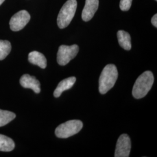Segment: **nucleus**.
Segmentation results:
<instances>
[{
    "label": "nucleus",
    "mask_w": 157,
    "mask_h": 157,
    "mask_svg": "<svg viewBox=\"0 0 157 157\" xmlns=\"http://www.w3.org/2000/svg\"><path fill=\"white\" fill-rule=\"evenodd\" d=\"M15 146V143L12 139L0 134V151H11Z\"/></svg>",
    "instance_id": "obj_13"
},
{
    "label": "nucleus",
    "mask_w": 157,
    "mask_h": 157,
    "mask_svg": "<svg viewBox=\"0 0 157 157\" xmlns=\"http://www.w3.org/2000/svg\"><path fill=\"white\" fill-rule=\"evenodd\" d=\"M4 1H5V0H0V6L4 2Z\"/></svg>",
    "instance_id": "obj_18"
},
{
    "label": "nucleus",
    "mask_w": 157,
    "mask_h": 157,
    "mask_svg": "<svg viewBox=\"0 0 157 157\" xmlns=\"http://www.w3.org/2000/svg\"><path fill=\"white\" fill-rule=\"evenodd\" d=\"M20 84L25 89H30L36 94L40 93V83L39 81L34 76L28 74L23 75L20 78Z\"/></svg>",
    "instance_id": "obj_9"
},
{
    "label": "nucleus",
    "mask_w": 157,
    "mask_h": 157,
    "mask_svg": "<svg viewBox=\"0 0 157 157\" xmlns=\"http://www.w3.org/2000/svg\"><path fill=\"white\" fill-rule=\"evenodd\" d=\"M30 19L28 12L22 10L14 14L10 21V28L12 31L17 32L25 27Z\"/></svg>",
    "instance_id": "obj_6"
},
{
    "label": "nucleus",
    "mask_w": 157,
    "mask_h": 157,
    "mask_svg": "<svg viewBox=\"0 0 157 157\" xmlns=\"http://www.w3.org/2000/svg\"><path fill=\"white\" fill-rule=\"evenodd\" d=\"M118 77V70L115 65L109 64L105 67L99 78V91L101 94L107 93L112 89Z\"/></svg>",
    "instance_id": "obj_1"
},
{
    "label": "nucleus",
    "mask_w": 157,
    "mask_h": 157,
    "mask_svg": "<svg viewBox=\"0 0 157 157\" xmlns=\"http://www.w3.org/2000/svg\"><path fill=\"white\" fill-rule=\"evenodd\" d=\"M76 78L72 76L65 78L59 82L54 92V95L55 97L58 98L62 94V93L65 90H69L72 87L75 83L76 82Z\"/></svg>",
    "instance_id": "obj_10"
},
{
    "label": "nucleus",
    "mask_w": 157,
    "mask_h": 157,
    "mask_svg": "<svg viewBox=\"0 0 157 157\" xmlns=\"http://www.w3.org/2000/svg\"><path fill=\"white\" fill-rule=\"evenodd\" d=\"M132 0H121L120 1V8L123 11H129L132 6Z\"/></svg>",
    "instance_id": "obj_16"
},
{
    "label": "nucleus",
    "mask_w": 157,
    "mask_h": 157,
    "mask_svg": "<svg viewBox=\"0 0 157 157\" xmlns=\"http://www.w3.org/2000/svg\"><path fill=\"white\" fill-rule=\"evenodd\" d=\"M11 51V44L7 40H0V61L4 59Z\"/></svg>",
    "instance_id": "obj_15"
},
{
    "label": "nucleus",
    "mask_w": 157,
    "mask_h": 157,
    "mask_svg": "<svg viewBox=\"0 0 157 157\" xmlns=\"http://www.w3.org/2000/svg\"><path fill=\"white\" fill-rule=\"evenodd\" d=\"M155 1H157V0H155Z\"/></svg>",
    "instance_id": "obj_19"
},
{
    "label": "nucleus",
    "mask_w": 157,
    "mask_h": 157,
    "mask_svg": "<svg viewBox=\"0 0 157 157\" xmlns=\"http://www.w3.org/2000/svg\"><path fill=\"white\" fill-rule=\"evenodd\" d=\"M16 117L13 112L0 109V127H2L9 124Z\"/></svg>",
    "instance_id": "obj_14"
},
{
    "label": "nucleus",
    "mask_w": 157,
    "mask_h": 157,
    "mask_svg": "<svg viewBox=\"0 0 157 157\" xmlns=\"http://www.w3.org/2000/svg\"><path fill=\"white\" fill-rule=\"evenodd\" d=\"M76 8V0H67L65 3L57 17V24L59 28H65L70 24L75 16Z\"/></svg>",
    "instance_id": "obj_3"
},
{
    "label": "nucleus",
    "mask_w": 157,
    "mask_h": 157,
    "mask_svg": "<svg viewBox=\"0 0 157 157\" xmlns=\"http://www.w3.org/2000/svg\"><path fill=\"white\" fill-rule=\"evenodd\" d=\"M28 60L31 63L37 65L42 69H45L47 67V59L45 56L36 51H34L29 53Z\"/></svg>",
    "instance_id": "obj_11"
},
{
    "label": "nucleus",
    "mask_w": 157,
    "mask_h": 157,
    "mask_svg": "<svg viewBox=\"0 0 157 157\" xmlns=\"http://www.w3.org/2000/svg\"><path fill=\"white\" fill-rule=\"evenodd\" d=\"M98 5L99 0H86L82 14V19L85 22L90 21L98 10Z\"/></svg>",
    "instance_id": "obj_8"
},
{
    "label": "nucleus",
    "mask_w": 157,
    "mask_h": 157,
    "mask_svg": "<svg viewBox=\"0 0 157 157\" xmlns=\"http://www.w3.org/2000/svg\"><path fill=\"white\" fill-rule=\"evenodd\" d=\"M154 78L151 71H146L137 78L133 87L132 94L136 99L144 97L151 89Z\"/></svg>",
    "instance_id": "obj_2"
},
{
    "label": "nucleus",
    "mask_w": 157,
    "mask_h": 157,
    "mask_svg": "<svg viewBox=\"0 0 157 157\" xmlns=\"http://www.w3.org/2000/svg\"><path fill=\"white\" fill-rule=\"evenodd\" d=\"M152 24L153 26H154L155 28L157 27V15L155 14L151 19Z\"/></svg>",
    "instance_id": "obj_17"
},
{
    "label": "nucleus",
    "mask_w": 157,
    "mask_h": 157,
    "mask_svg": "<svg viewBox=\"0 0 157 157\" xmlns=\"http://www.w3.org/2000/svg\"><path fill=\"white\" fill-rule=\"evenodd\" d=\"M83 128V123L79 120H71L59 125L55 133L57 137L66 139L77 134Z\"/></svg>",
    "instance_id": "obj_4"
},
{
    "label": "nucleus",
    "mask_w": 157,
    "mask_h": 157,
    "mask_svg": "<svg viewBox=\"0 0 157 157\" xmlns=\"http://www.w3.org/2000/svg\"><path fill=\"white\" fill-rule=\"evenodd\" d=\"M78 45H62L59 47L57 52V62L59 65L64 66L67 64L78 53Z\"/></svg>",
    "instance_id": "obj_5"
},
{
    "label": "nucleus",
    "mask_w": 157,
    "mask_h": 157,
    "mask_svg": "<svg viewBox=\"0 0 157 157\" xmlns=\"http://www.w3.org/2000/svg\"><path fill=\"white\" fill-rule=\"evenodd\" d=\"M119 44L125 50L129 51L131 49V37L128 32L124 30H119L117 33Z\"/></svg>",
    "instance_id": "obj_12"
},
{
    "label": "nucleus",
    "mask_w": 157,
    "mask_h": 157,
    "mask_svg": "<svg viewBox=\"0 0 157 157\" xmlns=\"http://www.w3.org/2000/svg\"><path fill=\"white\" fill-rule=\"evenodd\" d=\"M131 150V141L129 136L126 134L121 135L117 141L115 157H128Z\"/></svg>",
    "instance_id": "obj_7"
}]
</instances>
